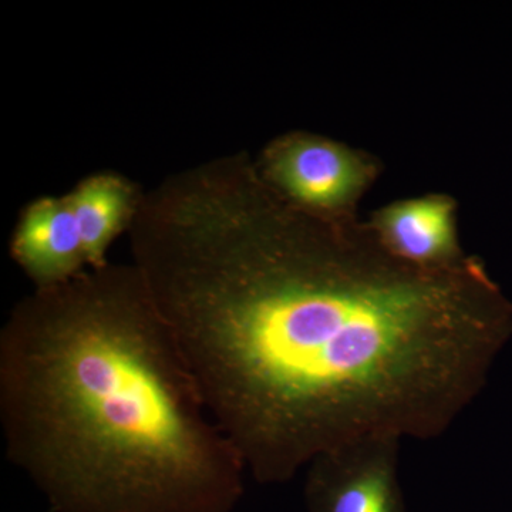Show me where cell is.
I'll return each mask as SVG.
<instances>
[{
	"label": "cell",
	"mask_w": 512,
	"mask_h": 512,
	"mask_svg": "<svg viewBox=\"0 0 512 512\" xmlns=\"http://www.w3.org/2000/svg\"><path fill=\"white\" fill-rule=\"evenodd\" d=\"M90 269L109 265L107 251L136 211L130 185L113 174L86 178L67 195Z\"/></svg>",
	"instance_id": "7"
},
{
	"label": "cell",
	"mask_w": 512,
	"mask_h": 512,
	"mask_svg": "<svg viewBox=\"0 0 512 512\" xmlns=\"http://www.w3.org/2000/svg\"><path fill=\"white\" fill-rule=\"evenodd\" d=\"M400 441L365 437L320 454L306 467V510L409 512L399 480Z\"/></svg>",
	"instance_id": "3"
},
{
	"label": "cell",
	"mask_w": 512,
	"mask_h": 512,
	"mask_svg": "<svg viewBox=\"0 0 512 512\" xmlns=\"http://www.w3.org/2000/svg\"><path fill=\"white\" fill-rule=\"evenodd\" d=\"M12 255L36 288L69 281L84 272L82 238L67 198H42L23 214Z\"/></svg>",
	"instance_id": "5"
},
{
	"label": "cell",
	"mask_w": 512,
	"mask_h": 512,
	"mask_svg": "<svg viewBox=\"0 0 512 512\" xmlns=\"http://www.w3.org/2000/svg\"><path fill=\"white\" fill-rule=\"evenodd\" d=\"M269 178L305 210L335 211L365 187L369 171L357 154L316 137L282 141L269 154Z\"/></svg>",
	"instance_id": "4"
},
{
	"label": "cell",
	"mask_w": 512,
	"mask_h": 512,
	"mask_svg": "<svg viewBox=\"0 0 512 512\" xmlns=\"http://www.w3.org/2000/svg\"><path fill=\"white\" fill-rule=\"evenodd\" d=\"M265 188L221 161L131 225L133 265L247 473L284 484L352 441L446 433L512 339V303L476 259L406 264Z\"/></svg>",
	"instance_id": "1"
},
{
	"label": "cell",
	"mask_w": 512,
	"mask_h": 512,
	"mask_svg": "<svg viewBox=\"0 0 512 512\" xmlns=\"http://www.w3.org/2000/svg\"><path fill=\"white\" fill-rule=\"evenodd\" d=\"M454 204L443 195L404 200L384 208L376 235L400 261L419 268H450L467 258L458 248Z\"/></svg>",
	"instance_id": "6"
},
{
	"label": "cell",
	"mask_w": 512,
	"mask_h": 512,
	"mask_svg": "<svg viewBox=\"0 0 512 512\" xmlns=\"http://www.w3.org/2000/svg\"><path fill=\"white\" fill-rule=\"evenodd\" d=\"M6 457L53 512H234L244 461L136 266L36 288L0 332Z\"/></svg>",
	"instance_id": "2"
}]
</instances>
